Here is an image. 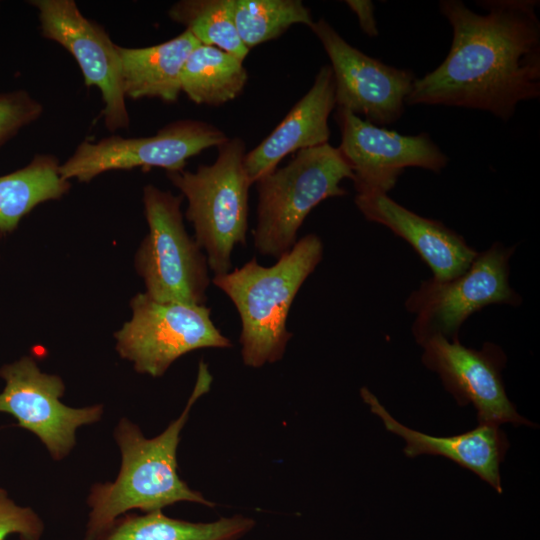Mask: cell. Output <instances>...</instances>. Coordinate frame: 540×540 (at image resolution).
Returning <instances> with one entry per match:
<instances>
[{"label":"cell","instance_id":"cell-1","mask_svg":"<svg viewBox=\"0 0 540 540\" xmlns=\"http://www.w3.org/2000/svg\"><path fill=\"white\" fill-rule=\"evenodd\" d=\"M484 14L460 0H442L453 30L450 50L416 78L406 105L477 109L507 121L520 102L540 96L538 0H484Z\"/></svg>","mask_w":540,"mask_h":540},{"label":"cell","instance_id":"cell-2","mask_svg":"<svg viewBox=\"0 0 540 540\" xmlns=\"http://www.w3.org/2000/svg\"><path fill=\"white\" fill-rule=\"evenodd\" d=\"M207 363H199L194 388L182 413L153 438H146L138 425L122 417L114 430L121 453V467L112 482L90 488V508L83 540H95L119 516L131 510L143 513L162 510L179 502L207 507L215 503L191 489L178 474L177 449L191 409L211 387Z\"/></svg>","mask_w":540,"mask_h":540},{"label":"cell","instance_id":"cell-3","mask_svg":"<svg viewBox=\"0 0 540 540\" xmlns=\"http://www.w3.org/2000/svg\"><path fill=\"white\" fill-rule=\"evenodd\" d=\"M316 234L297 240L272 266L252 258L242 267L215 275L212 283L233 302L241 320L244 365L260 368L280 361L293 334L287 329L291 305L323 257Z\"/></svg>","mask_w":540,"mask_h":540},{"label":"cell","instance_id":"cell-4","mask_svg":"<svg viewBox=\"0 0 540 540\" xmlns=\"http://www.w3.org/2000/svg\"><path fill=\"white\" fill-rule=\"evenodd\" d=\"M217 149L212 164L166 175L188 201L186 218L206 253L209 269L222 275L232 269L234 247L246 243L252 183L244 167L246 148L241 138H228Z\"/></svg>","mask_w":540,"mask_h":540},{"label":"cell","instance_id":"cell-5","mask_svg":"<svg viewBox=\"0 0 540 540\" xmlns=\"http://www.w3.org/2000/svg\"><path fill=\"white\" fill-rule=\"evenodd\" d=\"M354 178L340 150L329 143L300 150L281 168L260 178L253 243L258 253L278 259L289 252L305 218L322 201L347 191Z\"/></svg>","mask_w":540,"mask_h":540},{"label":"cell","instance_id":"cell-6","mask_svg":"<svg viewBox=\"0 0 540 540\" xmlns=\"http://www.w3.org/2000/svg\"><path fill=\"white\" fill-rule=\"evenodd\" d=\"M183 196L148 184L143 188L148 234L135 256L146 294L157 301L205 305L211 279L206 255L186 231Z\"/></svg>","mask_w":540,"mask_h":540},{"label":"cell","instance_id":"cell-7","mask_svg":"<svg viewBox=\"0 0 540 540\" xmlns=\"http://www.w3.org/2000/svg\"><path fill=\"white\" fill-rule=\"evenodd\" d=\"M515 247L495 242L478 252L462 274L447 281H422L405 302L414 314L412 334L420 345L432 336L458 339L463 323L493 304L518 306L521 296L509 282L510 259Z\"/></svg>","mask_w":540,"mask_h":540},{"label":"cell","instance_id":"cell-8","mask_svg":"<svg viewBox=\"0 0 540 540\" xmlns=\"http://www.w3.org/2000/svg\"><path fill=\"white\" fill-rule=\"evenodd\" d=\"M132 317L115 332L116 351L141 374L157 378L181 356L203 348H229L232 342L211 319L206 305L157 301L135 295Z\"/></svg>","mask_w":540,"mask_h":540},{"label":"cell","instance_id":"cell-9","mask_svg":"<svg viewBox=\"0 0 540 540\" xmlns=\"http://www.w3.org/2000/svg\"><path fill=\"white\" fill-rule=\"evenodd\" d=\"M227 139L222 130L210 123L180 119L149 137L125 138L114 134L98 141L85 139L60 164V174L68 181L90 182L113 170L159 167L166 172L180 171L188 159Z\"/></svg>","mask_w":540,"mask_h":540},{"label":"cell","instance_id":"cell-10","mask_svg":"<svg viewBox=\"0 0 540 540\" xmlns=\"http://www.w3.org/2000/svg\"><path fill=\"white\" fill-rule=\"evenodd\" d=\"M0 377L5 381L0 412L13 416L19 427L37 436L55 461L73 450L79 427L97 423L103 416L101 404L82 408L63 404L62 378L42 372L30 356L3 365Z\"/></svg>","mask_w":540,"mask_h":540},{"label":"cell","instance_id":"cell-11","mask_svg":"<svg viewBox=\"0 0 540 540\" xmlns=\"http://www.w3.org/2000/svg\"><path fill=\"white\" fill-rule=\"evenodd\" d=\"M38 12L43 38L66 49L77 62L85 86L101 92V115L110 132L127 129L130 117L126 105L117 44L97 22L85 17L73 0H30Z\"/></svg>","mask_w":540,"mask_h":540},{"label":"cell","instance_id":"cell-12","mask_svg":"<svg viewBox=\"0 0 540 540\" xmlns=\"http://www.w3.org/2000/svg\"><path fill=\"white\" fill-rule=\"evenodd\" d=\"M310 29L330 59L336 107L363 115L380 127L396 122L413 88L414 73L364 54L323 18L314 21Z\"/></svg>","mask_w":540,"mask_h":540},{"label":"cell","instance_id":"cell-13","mask_svg":"<svg viewBox=\"0 0 540 540\" xmlns=\"http://www.w3.org/2000/svg\"><path fill=\"white\" fill-rule=\"evenodd\" d=\"M335 116L341 131L338 149L353 172L357 193L387 194L405 168L440 173L448 164L447 155L426 133L401 135L341 108Z\"/></svg>","mask_w":540,"mask_h":540},{"label":"cell","instance_id":"cell-14","mask_svg":"<svg viewBox=\"0 0 540 540\" xmlns=\"http://www.w3.org/2000/svg\"><path fill=\"white\" fill-rule=\"evenodd\" d=\"M420 346L423 364L439 375L459 406L473 404L479 424L535 426L517 413L506 394L501 374L506 356L498 345L486 342L476 350L436 335Z\"/></svg>","mask_w":540,"mask_h":540},{"label":"cell","instance_id":"cell-15","mask_svg":"<svg viewBox=\"0 0 540 540\" xmlns=\"http://www.w3.org/2000/svg\"><path fill=\"white\" fill-rule=\"evenodd\" d=\"M355 204L368 221L387 227L411 245L436 281L459 276L478 253L442 222L414 213L385 193H357Z\"/></svg>","mask_w":540,"mask_h":540},{"label":"cell","instance_id":"cell-16","mask_svg":"<svg viewBox=\"0 0 540 540\" xmlns=\"http://www.w3.org/2000/svg\"><path fill=\"white\" fill-rule=\"evenodd\" d=\"M336 107L333 72L322 66L308 92L291 108L275 129L244 156L252 184L274 171L294 152L328 143L329 116Z\"/></svg>","mask_w":540,"mask_h":540},{"label":"cell","instance_id":"cell-17","mask_svg":"<svg viewBox=\"0 0 540 540\" xmlns=\"http://www.w3.org/2000/svg\"><path fill=\"white\" fill-rule=\"evenodd\" d=\"M360 395L371 412L381 418L387 431L405 440L403 451L407 457L432 455L448 458L502 493L500 464L509 448V441L499 426L478 424L475 429L458 435L431 436L399 423L366 387L361 388Z\"/></svg>","mask_w":540,"mask_h":540},{"label":"cell","instance_id":"cell-18","mask_svg":"<svg viewBox=\"0 0 540 540\" xmlns=\"http://www.w3.org/2000/svg\"><path fill=\"white\" fill-rule=\"evenodd\" d=\"M200 43L187 30L148 47L117 45L121 84L126 98H156L174 103L181 92V73L190 53Z\"/></svg>","mask_w":540,"mask_h":540},{"label":"cell","instance_id":"cell-19","mask_svg":"<svg viewBox=\"0 0 540 540\" xmlns=\"http://www.w3.org/2000/svg\"><path fill=\"white\" fill-rule=\"evenodd\" d=\"M255 520L240 514L212 522H189L171 518L162 510L125 513L95 540H240Z\"/></svg>","mask_w":540,"mask_h":540},{"label":"cell","instance_id":"cell-20","mask_svg":"<svg viewBox=\"0 0 540 540\" xmlns=\"http://www.w3.org/2000/svg\"><path fill=\"white\" fill-rule=\"evenodd\" d=\"M70 188L53 154H36L24 167L0 176V235L13 232L35 207L62 198Z\"/></svg>","mask_w":540,"mask_h":540},{"label":"cell","instance_id":"cell-21","mask_svg":"<svg viewBox=\"0 0 540 540\" xmlns=\"http://www.w3.org/2000/svg\"><path fill=\"white\" fill-rule=\"evenodd\" d=\"M248 81L243 61L208 45H198L181 73V92L198 105L220 106L237 98Z\"/></svg>","mask_w":540,"mask_h":540},{"label":"cell","instance_id":"cell-22","mask_svg":"<svg viewBox=\"0 0 540 540\" xmlns=\"http://www.w3.org/2000/svg\"><path fill=\"white\" fill-rule=\"evenodd\" d=\"M231 14L244 46L250 50L281 36L291 26L314 20L300 0H229Z\"/></svg>","mask_w":540,"mask_h":540},{"label":"cell","instance_id":"cell-23","mask_svg":"<svg viewBox=\"0 0 540 540\" xmlns=\"http://www.w3.org/2000/svg\"><path fill=\"white\" fill-rule=\"evenodd\" d=\"M167 13L202 45L217 47L242 61L250 51L239 37L229 0H180Z\"/></svg>","mask_w":540,"mask_h":540},{"label":"cell","instance_id":"cell-24","mask_svg":"<svg viewBox=\"0 0 540 540\" xmlns=\"http://www.w3.org/2000/svg\"><path fill=\"white\" fill-rule=\"evenodd\" d=\"M44 107L27 90L0 91V149L23 128L37 121Z\"/></svg>","mask_w":540,"mask_h":540},{"label":"cell","instance_id":"cell-25","mask_svg":"<svg viewBox=\"0 0 540 540\" xmlns=\"http://www.w3.org/2000/svg\"><path fill=\"white\" fill-rule=\"evenodd\" d=\"M44 530V522L35 510L17 505L0 488V540L13 535L20 540H41Z\"/></svg>","mask_w":540,"mask_h":540},{"label":"cell","instance_id":"cell-26","mask_svg":"<svg viewBox=\"0 0 540 540\" xmlns=\"http://www.w3.org/2000/svg\"><path fill=\"white\" fill-rule=\"evenodd\" d=\"M345 3L356 14L362 31L369 37H377L379 32L373 2L370 0H346Z\"/></svg>","mask_w":540,"mask_h":540}]
</instances>
